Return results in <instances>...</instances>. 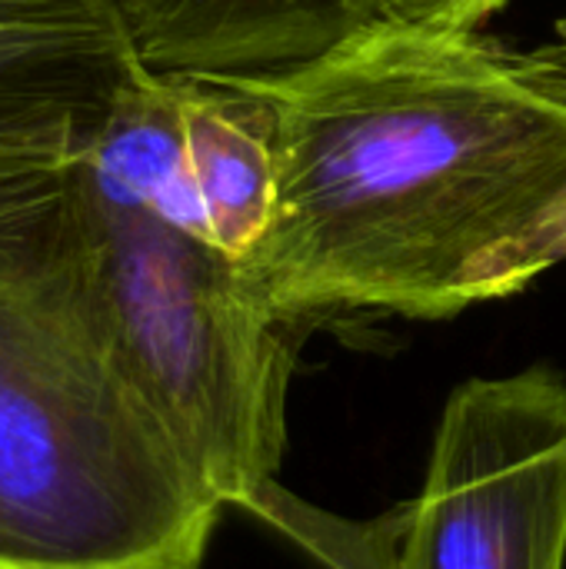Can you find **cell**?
I'll use <instances>...</instances> for the list:
<instances>
[{"label": "cell", "instance_id": "1", "mask_svg": "<svg viewBox=\"0 0 566 569\" xmlns=\"http://www.w3.org/2000/svg\"><path fill=\"white\" fill-rule=\"evenodd\" d=\"M244 80L280 140L277 210L244 273L307 327L460 313L467 270L566 187V50L377 17Z\"/></svg>", "mask_w": 566, "mask_h": 569}, {"label": "cell", "instance_id": "2", "mask_svg": "<svg viewBox=\"0 0 566 569\" xmlns=\"http://www.w3.org/2000/svg\"><path fill=\"white\" fill-rule=\"evenodd\" d=\"M220 513L120 360L80 153L0 143V569H200Z\"/></svg>", "mask_w": 566, "mask_h": 569}, {"label": "cell", "instance_id": "3", "mask_svg": "<svg viewBox=\"0 0 566 569\" xmlns=\"http://www.w3.org/2000/svg\"><path fill=\"white\" fill-rule=\"evenodd\" d=\"M80 177L130 383L224 510L290 537L307 503L280 487L287 397L314 327L277 313L207 240L97 193L83 167Z\"/></svg>", "mask_w": 566, "mask_h": 569}, {"label": "cell", "instance_id": "4", "mask_svg": "<svg viewBox=\"0 0 566 569\" xmlns=\"http://www.w3.org/2000/svg\"><path fill=\"white\" fill-rule=\"evenodd\" d=\"M330 569H566V377L527 367L460 383L417 497L344 523Z\"/></svg>", "mask_w": 566, "mask_h": 569}, {"label": "cell", "instance_id": "5", "mask_svg": "<svg viewBox=\"0 0 566 569\" xmlns=\"http://www.w3.org/2000/svg\"><path fill=\"white\" fill-rule=\"evenodd\" d=\"M150 73L127 0H0V143L83 157Z\"/></svg>", "mask_w": 566, "mask_h": 569}, {"label": "cell", "instance_id": "6", "mask_svg": "<svg viewBox=\"0 0 566 569\" xmlns=\"http://www.w3.org/2000/svg\"><path fill=\"white\" fill-rule=\"evenodd\" d=\"M170 77L187 230L244 267L277 210L280 140L274 103L244 77Z\"/></svg>", "mask_w": 566, "mask_h": 569}, {"label": "cell", "instance_id": "7", "mask_svg": "<svg viewBox=\"0 0 566 569\" xmlns=\"http://www.w3.org/2000/svg\"><path fill=\"white\" fill-rule=\"evenodd\" d=\"M157 73L257 77L320 57L380 17V0H127Z\"/></svg>", "mask_w": 566, "mask_h": 569}, {"label": "cell", "instance_id": "8", "mask_svg": "<svg viewBox=\"0 0 566 569\" xmlns=\"http://www.w3.org/2000/svg\"><path fill=\"white\" fill-rule=\"evenodd\" d=\"M566 263V187L520 230L487 250L464 277L460 303H490L520 293L550 267Z\"/></svg>", "mask_w": 566, "mask_h": 569}, {"label": "cell", "instance_id": "9", "mask_svg": "<svg viewBox=\"0 0 566 569\" xmlns=\"http://www.w3.org/2000/svg\"><path fill=\"white\" fill-rule=\"evenodd\" d=\"M510 0H380V17L427 30H480Z\"/></svg>", "mask_w": 566, "mask_h": 569}, {"label": "cell", "instance_id": "10", "mask_svg": "<svg viewBox=\"0 0 566 569\" xmlns=\"http://www.w3.org/2000/svg\"><path fill=\"white\" fill-rule=\"evenodd\" d=\"M560 33H564V47H566V20H564V23H560Z\"/></svg>", "mask_w": 566, "mask_h": 569}]
</instances>
